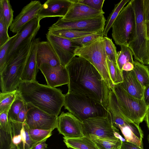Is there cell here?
Returning <instances> with one entry per match:
<instances>
[{
	"label": "cell",
	"mask_w": 149,
	"mask_h": 149,
	"mask_svg": "<svg viewBox=\"0 0 149 149\" xmlns=\"http://www.w3.org/2000/svg\"><path fill=\"white\" fill-rule=\"evenodd\" d=\"M66 67L69 77L68 92L89 97L108 109L111 89L95 67L85 58L76 56Z\"/></svg>",
	"instance_id": "cell-1"
},
{
	"label": "cell",
	"mask_w": 149,
	"mask_h": 149,
	"mask_svg": "<svg viewBox=\"0 0 149 149\" xmlns=\"http://www.w3.org/2000/svg\"><path fill=\"white\" fill-rule=\"evenodd\" d=\"M17 89L25 103L50 115L58 116L64 106L65 94L61 90L40 84L37 81L21 80Z\"/></svg>",
	"instance_id": "cell-2"
},
{
	"label": "cell",
	"mask_w": 149,
	"mask_h": 149,
	"mask_svg": "<svg viewBox=\"0 0 149 149\" xmlns=\"http://www.w3.org/2000/svg\"><path fill=\"white\" fill-rule=\"evenodd\" d=\"M131 2L135 14L136 27L134 37L128 47L136 61L149 65V44L143 11V0H131Z\"/></svg>",
	"instance_id": "cell-3"
},
{
	"label": "cell",
	"mask_w": 149,
	"mask_h": 149,
	"mask_svg": "<svg viewBox=\"0 0 149 149\" xmlns=\"http://www.w3.org/2000/svg\"><path fill=\"white\" fill-rule=\"evenodd\" d=\"M65 109L82 122L90 118L105 116L110 112L102 104L86 96L68 92Z\"/></svg>",
	"instance_id": "cell-4"
},
{
	"label": "cell",
	"mask_w": 149,
	"mask_h": 149,
	"mask_svg": "<svg viewBox=\"0 0 149 149\" xmlns=\"http://www.w3.org/2000/svg\"><path fill=\"white\" fill-rule=\"evenodd\" d=\"M32 40L29 41L21 48L0 72L1 92L12 91L17 88L30 51Z\"/></svg>",
	"instance_id": "cell-5"
},
{
	"label": "cell",
	"mask_w": 149,
	"mask_h": 149,
	"mask_svg": "<svg viewBox=\"0 0 149 149\" xmlns=\"http://www.w3.org/2000/svg\"><path fill=\"white\" fill-rule=\"evenodd\" d=\"M103 37H101L87 45L77 48L75 56L83 58L92 64L100 72L109 88L114 86L109 74Z\"/></svg>",
	"instance_id": "cell-6"
},
{
	"label": "cell",
	"mask_w": 149,
	"mask_h": 149,
	"mask_svg": "<svg viewBox=\"0 0 149 149\" xmlns=\"http://www.w3.org/2000/svg\"><path fill=\"white\" fill-rule=\"evenodd\" d=\"M120 111L127 120L139 125L144 120L148 108L143 99L136 98L127 93L119 84L112 89Z\"/></svg>",
	"instance_id": "cell-7"
},
{
	"label": "cell",
	"mask_w": 149,
	"mask_h": 149,
	"mask_svg": "<svg viewBox=\"0 0 149 149\" xmlns=\"http://www.w3.org/2000/svg\"><path fill=\"white\" fill-rule=\"evenodd\" d=\"M136 18L131 0L122 9L112 27V36L117 45L128 46L135 32Z\"/></svg>",
	"instance_id": "cell-8"
},
{
	"label": "cell",
	"mask_w": 149,
	"mask_h": 149,
	"mask_svg": "<svg viewBox=\"0 0 149 149\" xmlns=\"http://www.w3.org/2000/svg\"><path fill=\"white\" fill-rule=\"evenodd\" d=\"M83 130L85 136L94 135L99 138L109 139H120L126 141L120 134L119 130L113 125L110 113L105 116L90 118L82 122Z\"/></svg>",
	"instance_id": "cell-9"
},
{
	"label": "cell",
	"mask_w": 149,
	"mask_h": 149,
	"mask_svg": "<svg viewBox=\"0 0 149 149\" xmlns=\"http://www.w3.org/2000/svg\"><path fill=\"white\" fill-rule=\"evenodd\" d=\"M106 21L104 15L93 18L71 22L63 21L59 17L56 23L49 27L48 31L68 29L84 32H103Z\"/></svg>",
	"instance_id": "cell-10"
},
{
	"label": "cell",
	"mask_w": 149,
	"mask_h": 149,
	"mask_svg": "<svg viewBox=\"0 0 149 149\" xmlns=\"http://www.w3.org/2000/svg\"><path fill=\"white\" fill-rule=\"evenodd\" d=\"M27 104L28 110L24 123L30 128L53 131L57 128L58 116L50 115L30 104Z\"/></svg>",
	"instance_id": "cell-11"
},
{
	"label": "cell",
	"mask_w": 149,
	"mask_h": 149,
	"mask_svg": "<svg viewBox=\"0 0 149 149\" xmlns=\"http://www.w3.org/2000/svg\"><path fill=\"white\" fill-rule=\"evenodd\" d=\"M47 41L54 50L61 65L65 67L75 56L76 49L80 46L70 39L53 35L48 32L46 34Z\"/></svg>",
	"instance_id": "cell-12"
},
{
	"label": "cell",
	"mask_w": 149,
	"mask_h": 149,
	"mask_svg": "<svg viewBox=\"0 0 149 149\" xmlns=\"http://www.w3.org/2000/svg\"><path fill=\"white\" fill-rule=\"evenodd\" d=\"M40 21L38 17L33 19L24 25L17 33V36L8 52L6 64L24 45L35 38L40 28Z\"/></svg>",
	"instance_id": "cell-13"
},
{
	"label": "cell",
	"mask_w": 149,
	"mask_h": 149,
	"mask_svg": "<svg viewBox=\"0 0 149 149\" xmlns=\"http://www.w3.org/2000/svg\"><path fill=\"white\" fill-rule=\"evenodd\" d=\"M57 128L59 133L68 139L83 137L82 122L69 112H62L58 117Z\"/></svg>",
	"instance_id": "cell-14"
},
{
	"label": "cell",
	"mask_w": 149,
	"mask_h": 149,
	"mask_svg": "<svg viewBox=\"0 0 149 149\" xmlns=\"http://www.w3.org/2000/svg\"><path fill=\"white\" fill-rule=\"evenodd\" d=\"M44 75L47 85L53 88L68 84L69 77L66 67L61 65L53 67L50 65L43 63L39 68Z\"/></svg>",
	"instance_id": "cell-15"
},
{
	"label": "cell",
	"mask_w": 149,
	"mask_h": 149,
	"mask_svg": "<svg viewBox=\"0 0 149 149\" xmlns=\"http://www.w3.org/2000/svg\"><path fill=\"white\" fill-rule=\"evenodd\" d=\"M104 13L103 10H95L79 2L78 0H74L65 15L60 18L65 21L71 22L96 17Z\"/></svg>",
	"instance_id": "cell-16"
},
{
	"label": "cell",
	"mask_w": 149,
	"mask_h": 149,
	"mask_svg": "<svg viewBox=\"0 0 149 149\" xmlns=\"http://www.w3.org/2000/svg\"><path fill=\"white\" fill-rule=\"evenodd\" d=\"M74 2V0H48L42 6L37 17L41 20L48 17H63Z\"/></svg>",
	"instance_id": "cell-17"
},
{
	"label": "cell",
	"mask_w": 149,
	"mask_h": 149,
	"mask_svg": "<svg viewBox=\"0 0 149 149\" xmlns=\"http://www.w3.org/2000/svg\"><path fill=\"white\" fill-rule=\"evenodd\" d=\"M42 5L39 1H31L24 6L14 19L9 27L10 30L17 33L24 25L37 17Z\"/></svg>",
	"instance_id": "cell-18"
},
{
	"label": "cell",
	"mask_w": 149,
	"mask_h": 149,
	"mask_svg": "<svg viewBox=\"0 0 149 149\" xmlns=\"http://www.w3.org/2000/svg\"><path fill=\"white\" fill-rule=\"evenodd\" d=\"M39 38H34L32 40L30 51L26 59L20 80L25 81H36V76L38 71L36 61V52Z\"/></svg>",
	"instance_id": "cell-19"
},
{
	"label": "cell",
	"mask_w": 149,
	"mask_h": 149,
	"mask_svg": "<svg viewBox=\"0 0 149 149\" xmlns=\"http://www.w3.org/2000/svg\"><path fill=\"white\" fill-rule=\"evenodd\" d=\"M36 61L38 68L42 64L46 63L53 67L61 65L57 56L47 41H39L36 52Z\"/></svg>",
	"instance_id": "cell-20"
},
{
	"label": "cell",
	"mask_w": 149,
	"mask_h": 149,
	"mask_svg": "<svg viewBox=\"0 0 149 149\" xmlns=\"http://www.w3.org/2000/svg\"><path fill=\"white\" fill-rule=\"evenodd\" d=\"M123 82L119 84L127 93L139 99L143 98L144 88L136 79L132 70L122 71Z\"/></svg>",
	"instance_id": "cell-21"
},
{
	"label": "cell",
	"mask_w": 149,
	"mask_h": 149,
	"mask_svg": "<svg viewBox=\"0 0 149 149\" xmlns=\"http://www.w3.org/2000/svg\"><path fill=\"white\" fill-rule=\"evenodd\" d=\"M63 141L68 148L75 149H99L94 142L88 136L68 139L63 137Z\"/></svg>",
	"instance_id": "cell-22"
},
{
	"label": "cell",
	"mask_w": 149,
	"mask_h": 149,
	"mask_svg": "<svg viewBox=\"0 0 149 149\" xmlns=\"http://www.w3.org/2000/svg\"><path fill=\"white\" fill-rule=\"evenodd\" d=\"M132 70L136 79L144 88L149 84V69L147 65L135 61Z\"/></svg>",
	"instance_id": "cell-23"
},
{
	"label": "cell",
	"mask_w": 149,
	"mask_h": 149,
	"mask_svg": "<svg viewBox=\"0 0 149 149\" xmlns=\"http://www.w3.org/2000/svg\"><path fill=\"white\" fill-rule=\"evenodd\" d=\"M130 0H122L115 5L114 8L106 20L103 33L104 36H107L108 32L122 9Z\"/></svg>",
	"instance_id": "cell-24"
},
{
	"label": "cell",
	"mask_w": 149,
	"mask_h": 149,
	"mask_svg": "<svg viewBox=\"0 0 149 149\" xmlns=\"http://www.w3.org/2000/svg\"><path fill=\"white\" fill-rule=\"evenodd\" d=\"M99 149H120L123 142L120 139L109 140L94 135L88 136Z\"/></svg>",
	"instance_id": "cell-25"
},
{
	"label": "cell",
	"mask_w": 149,
	"mask_h": 149,
	"mask_svg": "<svg viewBox=\"0 0 149 149\" xmlns=\"http://www.w3.org/2000/svg\"><path fill=\"white\" fill-rule=\"evenodd\" d=\"M48 32L57 36L69 39H72L97 33L79 31L68 29H57L48 31Z\"/></svg>",
	"instance_id": "cell-26"
},
{
	"label": "cell",
	"mask_w": 149,
	"mask_h": 149,
	"mask_svg": "<svg viewBox=\"0 0 149 149\" xmlns=\"http://www.w3.org/2000/svg\"><path fill=\"white\" fill-rule=\"evenodd\" d=\"M120 46V50L118 52L117 63L119 68L122 72V68L124 65L128 62L134 64V61L132 53L129 47L124 45Z\"/></svg>",
	"instance_id": "cell-27"
},
{
	"label": "cell",
	"mask_w": 149,
	"mask_h": 149,
	"mask_svg": "<svg viewBox=\"0 0 149 149\" xmlns=\"http://www.w3.org/2000/svg\"><path fill=\"white\" fill-rule=\"evenodd\" d=\"M17 94V89L8 92H0V113L9 110Z\"/></svg>",
	"instance_id": "cell-28"
},
{
	"label": "cell",
	"mask_w": 149,
	"mask_h": 149,
	"mask_svg": "<svg viewBox=\"0 0 149 149\" xmlns=\"http://www.w3.org/2000/svg\"><path fill=\"white\" fill-rule=\"evenodd\" d=\"M23 100L18 93L8 112V119L10 121H17L18 115L24 104Z\"/></svg>",
	"instance_id": "cell-29"
},
{
	"label": "cell",
	"mask_w": 149,
	"mask_h": 149,
	"mask_svg": "<svg viewBox=\"0 0 149 149\" xmlns=\"http://www.w3.org/2000/svg\"><path fill=\"white\" fill-rule=\"evenodd\" d=\"M107 62L109 75L114 85L123 82L122 72L107 56Z\"/></svg>",
	"instance_id": "cell-30"
},
{
	"label": "cell",
	"mask_w": 149,
	"mask_h": 149,
	"mask_svg": "<svg viewBox=\"0 0 149 149\" xmlns=\"http://www.w3.org/2000/svg\"><path fill=\"white\" fill-rule=\"evenodd\" d=\"M0 11L2 13L7 26L8 28L11 25L14 19V11L9 0L0 1Z\"/></svg>",
	"instance_id": "cell-31"
},
{
	"label": "cell",
	"mask_w": 149,
	"mask_h": 149,
	"mask_svg": "<svg viewBox=\"0 0 149 149\" xmlns=\"http://www.w3.org/2000/svg\"><path fill=\"white\" fill-rule=\"evenodd\" d=\"M104 47L107 56L118 67L117 63L118 52L116 47L112 39L107 36L103 37Z\"/></svg>",
	"instance_id": "cell-32"
},
{
	"label": "cell",
	"mask_w": 149,
	"mask_h": 149,
	"mask_svg": "<svg viewBox=\"0 0 149 149\" xmlns=\"http://www.w3.org/2000/svg\"><path fill=\"white\" fill-rule=\"evenodd\" d=\"M52 130H45L29 128V132L31 138L34 141L40 143L47 139L52 135Z\"/></svg>",
	"instance_id": "cell-33"
},
{
	"label": "cell",
	"mask_w": 149,
	"mask_h": 149,
	"mask_svg": "<svg viewBox=\"0 0 149 149\" xmlns=\"http://www.w3.org/2000/svg\"><path fill=\"white\" fill-rule=\"evenodd\" d=\"M17 35V33L10 37L5 44L0 47V72L5 67L7 63V55L9 48Z\"/></svg>",
	"instance_id": "cell-34"
},
{
	"label": "cell",
	"mask_w": 149,
	"mask_h": 149,
	"mask_svg": "<svg viewBox=\"0 0 149 149\" xmlns=\"http://www.w3.org/2000/svg\"><path fill=\"white\" fill-rule=\"evenodd\" d=\"M104 36L103 32H99L70 40L81 47L86 45L99 38Z\"/></svg>",
	"instance_id": "cell-35"
},
{
	"label": "cell",
	"mask_w": 149,
	"mask_h": 149,
	"mask_svg": "<svg viewBox=\"0 0 149 149\" xmlns=\"http://www.w3.org/2000/svg\"><path fill=\"white\" fill-rule=\"evenodd\" d=\"M7 26L2 13L0 11V47L5 44L10 39Z\"/></svg>",
	"instance_id": "cell-36"
},
{
	"label": "cell",
	"mask_w": 149,
	"mask_h": 149,
	"mask_svg": "<svg viewBox=\"0 0 149 149\" xmlns=\"http://www.w3.org/2000/svg\"><path fill=\"white\" fill-rule=\"evenodd\" d=\"M6 111L0 113V130L9 132L11 129V124L8 119V112Z\"/></svg>",
	"instance_id": "cell-37"
},
{
	"label": "cell",
	"mask_w": 149,
	"mask_h": 149,
	"mask_svg": "<svg viewBox=\"0 0 149 149\" xmlns=\"http://www.w3.org/2000/svg\"><path fill=\"white\" fill-rule=\"evenodd\" d=\"M81 3L98 11L102 10L104 0H78Z\"/></svg>",
	"instance_id": "cell-38"
},
{
	"label": "cell",
	"mask_w": 149,
	"mask_h": 149,
	"mask_svg": "<svg viewBox=\"0 0 149 149\" xmlns=\"http://www.w3.org/2000/svg\"><path fill=\"white\" fill-rule=\"evenodd\" d=\"M28 110L27 104L24 102L18 115L17 122L21 123H24L26 119Z\"/></svg>",
	"instance_id": "cell-39"
},
{
	"label": "cell",
	"mask_w": 149,
	"mask_h": 149,
	"mask_svg": "<svg viewBox=\"0 0 149 149\" xmlns=\"http://www.w3.org/2000/svg\"><path fill=\"white\" fill-rule=\"evenodd\" d=\"M143 8L145 20L149 21V0H143Z\"/></svg>",
	"instance_id": "cell-40"
},
{
	"label": "cell",
	"mask_w": 149,
	"mask_h": 149,
	"mask_svg": "<svg viewBox=\"0 0 149 149\" xmlns=\"http://www.w3.org/2000/svg\"><path fill=\"white\" fill-rule=\"evenodd\" d=\"M120 149H143L135 144L126 141L123 142Z\"/></svg>",
	"instance_id": "cell-41"
},
{
	"label": "cell",
	"mask_w": 149,
	"mask_h": 149,
	"mask_svg": "<svg viewBox=\"0 0 149 149\" xmlns=\"http://www.w3.org/2000/svg\"><path fill=\"white\" fill-rule=\"evenodd\" d=\"M143 98L146 105H149V84L145 88L144 91Z\"/></svg>",
	"instance_id": "cell-42"
},
{
	"label": "cell",
	"mask_w": 149,
	"mask_h": 149,
	"mask_svg": "<svg viewBox=\"0 0 149 149\" xmlns=\"http://www.w3.org/2000/svg\"><path fill=\"white\" fill-rule=\"evenodd\" d=\"M8 149H25L24 144L22 143L19 144H17L13 142L10 139V144Z\"/></svg>",
	"instance_id": "cell-43"
},
{
	"label": "cell",
	"mask_w": 149,
	"mask_h": 149,
	"mask_svg": "<svg viewBox=\"0 0 149 149\" xmlns=\"http://www.w3.org/2000/svg\"><path fill=\"white\" fill-rule=\"evenodd\" d=\"M47 139L36 145L31 149H46L47 148V144L46 143Z\"/></svg>",
	"instance_id": "cell-44"
},
{
	"label": "cell",
	"mask_w": 149,
	"mask_h": 149,
	"mask_svg": "<svg viewBox=\"0 0 149 149\" xmlns=\"http://www.w3.org/2000/svg\"><path fill=\"white\" fill-rule=\"evenodd\" d=\"M134 68V64L128 62L125 64L122 68V71H130L133 70Z\"/></svg>",
	"instance_id": "cell-45"
},
{
	"label": "cell",
	"mask_w": 149,
	"mask_h": 149,
	"mask_svg": "<svg viewBox=\"0 0 149 149\" xmlns=\"http://www.w3.org/2000/svg\"><path fill=\"white\" fill-rule=\"evenodd\" d=\"M144 120L146 122L147 126L149 129V105L148 106V108Z\"/></svg>",
	"instance_id": "cell-46"
},
{
	"label": "cell",
	"mask_w": 149,
	"mask_h": 149,
	"mask_svg": "<svg viewBox=\"0 0 149 149\" xmlns=\"http://www.w3.org/2000/svg\"><path fill=\"white\" fill-rule=\"evenodd\" d=\"M147 36L148 39L149 40V21L146 22Z\"/></svg>",
	"instance_id": "cell-47"
},
{
	"label": "cell",
	"mask_w": 149,
	"mask_h": 149,
	"mask_svg": "<svg viewBox=\"0 0 149 149\" xmlns=\"http://www.w3.org/2000/svg\"><path fill=\"white\" fill-rule=\"evenodd\" d=\"M69 149H75L72 148H69Z\"/></svg>",
	"instance_id": "cell-48"
},
{
	"label": "cell",
	"mask_w": 149,
	"mask_h": 149,
	"mask_svg": "<svg viewBox=\"0 0 149 149\" xmlns=\"http://www.w3.org/2000/svg\"><path fill=\"white\" fill-rule=\"evenodd\" d=\"M148 140H149V137H148Z\"/></svg>",
	"instance_id": "cell-49"
},
{
	"label": "cell",
	"mask_w": 149,
	"mask_h": 149,
	"mask_svg": "<svg viewBox=\"0 0 149 149\" xmlns=\"http://www.w3.org/2000/svg\"><path fill=\"white\" fill-rule=\"evenodd\" d=\"M148 42H149V40H148Z\"/></svg>",
	"instance_id": "cell-50"
}]
</instances>
